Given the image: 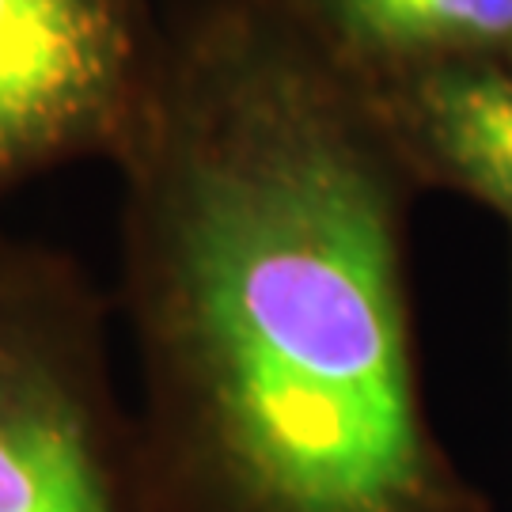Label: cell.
<instances>
[{"label": "cell", "instance_id": "4", "mask_svg": "<svg viewBox=\"0 0 512 512\" xmlns=\"http://www.w3.org/2000/svg\"><path fill=\"white\" fill-rule=\"evenodd\" d=\"M399 99L421 152L512 213L509 76L444 61L418 69Z\"/></svg>", "mask_w": 512, "mask_h": 512}, {"label": "cell", "instance_id": "1", "mask_svg": "<svg viewBox=\"0 0 512 512\" xmlns=\"http://www.w3.org/2000/svg\"><path fill=\"white\" fill-rule=\"evenodd\" d=\"M277 8L160 27L122 152V308L160 512H440L395 198Z\"/></svg>", "mask_w": 512, "mask_h": 512}, {"label": "cell", "instance_id": "3", "mask_svg": "<svg viewBox=\"0 0 512 512\" xmlns=\"http://www.w3.org/2000/svg\"><path fill=\"white\" fill-rule=\"evenodd\" d=\"M160 27L141 0H0V202L46 171L122 152Z\"/></svg>", "mask_w": 512, "mask_h": 512}, {"label": "cell", "instance_id": "2", "mask_svg": "<svg viewBox=\"0 0 512 512\" xmlns=\"http://www.w3.org/2000/svg\"><path fill=\"white\" fill-rule=\"evenodd\" d=\"M0 512H160L107 304L54 247L0 232Z\"/></svg>", "mask_w": 512, "mask_h": 512}, {"label": "cell", "instance_id": "5", "mask_svg": "<svg viewBox=\"0 0 512 512\" xmlns=\"http://www.w3.org/2000/svg\"><path fill=\"white\" fill-rule=\"evenodd\" d=\"M327 35L372 61H437L512 38V0H323Z\"/></svg>", "mask_w": 512, "mask_h": 512}]
</instances>
